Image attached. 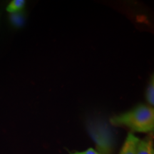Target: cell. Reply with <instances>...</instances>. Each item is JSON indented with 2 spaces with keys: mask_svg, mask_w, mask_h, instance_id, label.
<instances>
[{
  "mask_svg": "<svg viewBox=\"0 0 154 154\" xmlns=\"http://www.w3.org/2000/svg\"><path fill=\"white\" fill-rule=\"evenodd\" d=\"M114 126H125L136 132H151L154 128L153 107L138 105L132 110L115 116L110 119Z\"/></svg>",
  "mask_w": 154,
  "mask_h": 154,
  "instance_id": "1",
  "label": "cell"
},
{
  "mask_svg": "<svg viewBox=\"0 0 154 154\" xmlns=\"http://www.w3.org/2000/svg\"><path fill=\"white\" fill-rule=\"evenodd\" d=\"M140 139L132 133H129L125 140L119 154H136Z\"/></svg>",
  "mask_w": 154,
  "mask_h": 154,
  "instance_id": "2",
  "label": "cell"
},
{
  "mask_svg": "<svg viewBox=\"0 0 154 154\" xmlns=\"http://www.w3.org/2000/svg\"><path fill=\"white\" fill-rule=\"evenodd\" d=\"M136 154H154L153 138L148 137L138 142Z\"/></svg>",
  "mask_w": 154,
  "mask_h": 154,
  "instance_id": "3",
  "label": "cell"
},
{
  "mask_svg": "<svg viewBox=\"0 0 154 154\" xmlns=\"http://www.w3.org/2000/svg\"><path fill=\"white\" fill-rule=\"evenodd\" d=\"M25 4L24 0H13L7 7V11L11 14L19 12L24 7Z\"/></svg>",
  "mask_w": 154,
  "mask_h": 154,
  "instance_id": "4",
  "label": "cell"
},
{
  "mask_svg": "<svg viewBox=\"0 0 154 154\" xmlns=\"http://www.w3.org/2000/svg\"><path fill=\"white\" fill-rule=\"evenodd\" d=\"M9 20L15 27H21L24 23V17L22 12L12 13L9 16Z\"/></svg>",
  "mask_w": 154,
  "mask_h": 154,
  "instance_id": "5",
  "label": "cell"
},
{
  "mask_svg": "<svg viewBox=\"0 0 154 154\" xmlns=\"http://www.w3.org/2000/svg\"><path fill=\"white\" fill-rule=\"evenodd\" d=\"M146 99L150 104V106H153L154 105V77L153 75L151 76L150 82L148 86L147 92H146Z\"/></svg>",
  "mask_w": 154,
  "mask_h": 154,
  "instance_id": "6",
  "label": "cell"
},
{
  "mask_svg": "<svg viewBox=\"0 0 154 154\" xmlns=\"http://www.w3.org/2000/svg\"><path fill=\"white\" fill-rule=\"evenodd\" d=\"M73 154H101L99 153V152H97L95 151L94 149H88L87 150L84 151H82V152H76V153H73Z\"/></svg>",
  "mask_w": 154,
  "mask_h": 154,
  "instance_id": "7",
  "label": "cell"
}]
</instances>
